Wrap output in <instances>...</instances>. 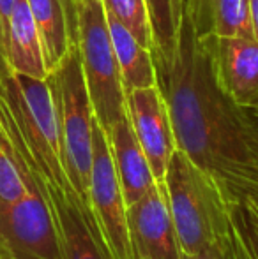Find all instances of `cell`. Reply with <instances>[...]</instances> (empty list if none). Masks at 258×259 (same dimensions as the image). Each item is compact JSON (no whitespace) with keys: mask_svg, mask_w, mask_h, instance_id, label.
<instances>
[{"mask_svg":"<svg viewBox=\"0 0 258 259\" xmlns=\"http://www.w3.org/2000/svg\"><path fill=\"white\" fill-rule=\"evenodd\" d=\"M6 58L9 71L38 79L48 78L41 39L27 0H16L13 7L7 27Z\"/></svg>","mask_w":258,"mask_h":259,"instance_id":"9a60e30c","label":"cell"},{"mask_svg":"<svg viewBox=\"0 0 258 259\" xmlns=\"http://www.w3.org/2000/svg\"><path fill=\"white\" fill-rule=\"evenodd\" d=\"M75 41L94 116L104 131L126 116V92L101 0L75 2Z\"/></svg>","mask_w":258,"mask_h":259,"instance_id":"5b68a950","label":"cell"},{"mask_svg":"<svg viewBox=\"0 0 258 259\" xmlns=\"http://www.w3.org/2000/svg\"><path fill=\"white\" fill-rule=\"evenodd\" d=\"M128 221L136 259H184L161 182L128 206Z\"/></svg>","mask_w":258,"mask_h":259,"instance_id":"30bf717a","label":"cell"},{"mask_svg":"<svg viewBox=\"0 0 258 259\" xmlns=\"http://www.w3.org/2000/svg\"><path fill=\"white\" fill-rule=\"evenodd\" d=\"M177 150L214 178L234 206L258 205V122L217 85L209 55L184 16L172 62L156 65Z\"/></svg>","mask_w":258,"mask_h":259,"instance_id":"6da1fadb","label":"cell"},{"mask_svg":"<svg viewBox=\"0 0 258 259\" xmlns=\"http://www.w3.org/2000/svg\"><path fill=\"white\" fill-rule=\"evenodd\" d=\"M104 14L124 92L158 85V74L151 50L143 48L110 13L104 11Z\"/></svg>","mask_w":258,"mask_h":259,"instance_id":"2e32d148","label":"cell"},{"mask_svg":"<svg viewBox=\"0 0 258 259\" xmlns=\"http://www.w3.org/2000/svg\"><path fill=\"white\" fill-rule=\"evenodd\" d=\"M217 85L235 104L248 108L258 97V41L255 37L198 35Z\"/></svg>","mask_w":258,"mask_h":259,"instance_id":"9c48e42d","label":"cell"},{"mask_svg":"<svg viewBox=\"0 0 258 259\" xmlns=\"http://www.w3.org/2000/svg\"><path fill=\"white\" fill-rule=\"evenodd\" d=\"M46 79L52 87L53 99H55L65 177H67V182L76 199L82 205V210L90 219L89 185L94 155L96 116H94L85 78H83L82 60H80L78 46H76L75 39H72L67 55L50 72Z\"/></svg>","mask_w":258,"mask_h":259,"instance_id":"277c9868","label":"cell"},{"mask_svg":"<svg viewBox=\"0 0 258 259\" xmlns=\"http://www.w3.org/2000/svg\"><path fill=\"white\" fill-rule=\"evenodd\" d=\"M0 120L27 166L43 182L75 196L64 171L59 118L48 79L13 71L0 76Z\"/></svg>","mask_w":258,"mask_h":259,"instance_id":"7a4b0ae2","label":"cell"},{"mask_svg":"<svg viewBox=\"0 0 258 259\" xmlns=\"http://www.w3.org/2000/svg\"><path fill=\"white\" fill-rule=\"evenodd\" d=\"M106 13H110L143 48H154L152 28L145 0H101Z\"/></svg>","mask_w":258,"mask_h":259,"instance_id":"d6986e66","label":"cell"},{"mask_svg":"<svg viewBox=\"0 0 258 259\" xmlns=\"http://www.w3.org/2000/svg\"><path fill=\"white\" fill-rule=\"evenodd\" d=\"M126 115L156 182H163L177 143L168 104L159 85L126 92Z\"/></svg>","mask_w":258,"mask_h":259,"instance_id":"ba28073f","label":"cell"},{"mask_svg":"<svg viewBox=\"0 0 258 259\" xmlns=\"http://www.w3.org/2000/svg\"><path fill=\"white\" fill-rule=\"evenodd\" d=\"M0 259H64L55 215L38 178L21 199L0 201Z\"/></svg>","mask_w":258,"mask_h":259,"instance_id":"52a82bcc","label":"cell"},{"mask_svg":"<svg viewBox=\"0 0 258 259\" xmlns=\"http://www.w3.org/2000/svg\"><path fill=\"white\" fill-rule=\"evenodd\" d=\"M234 259H258V205L244 203L234 211L230 231Z\"/></svg>","mask_w":258,"mask_h":259,"instance_id":"ffe728a7","label":"cell"},{"mask_svg":"<svg viewBox=\"0 0 258 259\" xmlns=\"http://www.w3.org/2000/svg\"><path fill=\"white\" fill-rule=\"evenodd\" d=\"M89 215L108 259H136L129 233L128 205L115 173L106 131L97 120L94 123Z\"/></svg>","mask_w":258,"mask_h":259,"instance_id":"8992f818","label":"cell"},{"mask_svg":"<svg viewBox=\"0 0 258 259\" xmlns=\"http://www.w3.org/2000/svg\"><path fill=\"white\" fill-rule=\"evenodd\" d=\"M72 2H82V0H72Z\"/></svg>","mask_w":258,"mask_h":259,"instance_id":"cb8c5ba5","label":"cell"},{"mask_svg":"<svg viewBox=\"0 0 258 259\" xmlns=\"http://www.w3.org/2000/svg\"><path fill=\"white\" fill-rule=\"evenodd\" d=\"M248 4H249V14H251L253 32H255V39L258 41V0H248Z\"/></svg>","mask_w":258,"mask_h":259,"instance_id":"603a6c76","label":"cell"},{"mask_svg":"<svg viewBox=\"0 0 258 259\" xmlns=\"http://www.w3.org/2000/svg\"><path fill=\"white\" fill-rule=\"evenodd\" d=\"M145 4L152 28L154 65H166L175 55L186 0H145Z\"/></svg>","mask_w":258,"mask_h":259,"instance_id":"e0dca14e","label":"cell"},{"mask_svg":"<svg viewBox=\"0 0 258 259\" xmlns=\"http://www.w3.org/2000/svg\"><path fill=\"white\" fill-rule=\"evenodd\" d=\"M41 39L48 74L62 62L75 39L76 7L72 0H27Z\"/></svg>","mask_w":258,"mask_h":259,"instance_id":"4fadbf2b","label":"cell"},{"mask_svg":"<svg viewBox=\"0 0 258 259\" xmlns=\"http://www.w3.org/2000/svg\"><path fill=\"white\" fill-rule=\"evenodd\" d=\"M16 0H0V76L9 72L6 58V42H7V27H9V18L13 13V7Z\"/></svg>","mask_w":258,"mask_h":259,"instance_id":"44dd1931","label":"cell"},{"mask_svg":"<svg viewBox=\"0 0 258 259\" xmlns=\"http://www.w3.org/2000/svg\"><path fill=\"white\" fill-rule=\"evenodd\" d=\"M106 136L126 205L131 206L143 198L158 182L151 169L147 155L134 136L128 115L117 120L106 131Z\"/></svg>","mask_w":258,"mask_h":259,"instance_id":"7c38bea8","label":"cell"},{"mask_svg":"<svg viewBox=\"0 0 258 259\" xmlns=\"http://www.w3.org/2000/svg\"><path fill=\"white\" fill-rule=\"evenodd\" d=\"M161 184L184 256L200 252L230 235L237 206L210 175L180 150H175Z\"/></svg>","mask_w":258,"mask_h":259,"instance_id":"3957f363","label":"cell"},{"mask_svg":"<svg viewBox=\"0 0 258 259\" xmlns=\"http://www.w3.org/2000/svg\"><path fill=\"white\" fill-rule=\"evenodd\" d=\"M35 178L55 215L64 259H108L78 199L71 192L43 182L38 175Z\"/></svg>","mask_w":258,"mask_h":259,"instance_id":"8fae6325","label":"cell"},{"mask_svg":"<svg viewBox=\"0 0 258 259\" xmlns=\"http://www.w3.org/2000/svg\"><path fill=\"white\" fill-rule=\"evenodd\" d=\"M34 184V173L0 120V201L21 199Z\"/></svg>","mask_w":258,"mask_h":259,"instance_id":"ac0fdd59","label":"cell"},{"mask_svg":"<svg viewBox=\"0 0 258 259\" xmlns=\"http://www.w3.org/2000/svg\"><path fill=\"white\" fill-rule=\"evenodd\" d=\"M184 16L196 35L255 37L248 0H186Z\"/></svg>","mask_w":258,"mask_h":259,"instance_id":"5bb4252c","label":"cell"},{"mask_svg":"<svg viewBox=\"0 0 258 259\" xmlns=\"http://www.w3.org/2000/svg\"><path fill=\"white\" fill-rule=\"evenodd\" d=\"M184 259H234V252H232V243L230 235L225 240H217V242L210 243L203 250L191 256H184Z\"/></svg>","mask_w":258,"mask_h":259,"instance_id":"7402d4cb","label":"cell"}]
</instances>
